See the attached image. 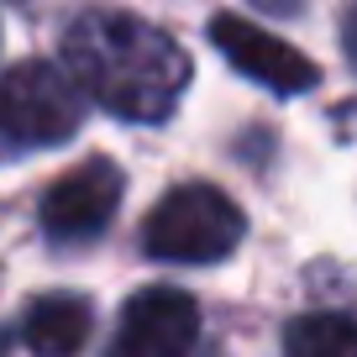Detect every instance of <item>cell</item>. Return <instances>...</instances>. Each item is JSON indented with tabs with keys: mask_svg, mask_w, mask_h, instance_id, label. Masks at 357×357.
Here are the masks:
<instances>
[{
	"mask_svg": "<svg viewBox=\"0 0 357 357\" xmlns=\"http://www.w3.org/2000/svg\"><path fill=\"white\" fill-rule=\"evenodd\" d=\"M247 215L215 184H178L153 205L142 226V247L158 263H221L236 252Z\"/></svg>",
	"mask_w": 357,
	"mask_h": 357,
	"instance_id": "2",
	"label": "cell"
},
{
	"mask_svg": "<svg viewBox=\"0 0 357 357\" xmlns=\"http://www.w3.org/2000/svg\"><path fill=\"white\" fill-rule=\"evenodd\" d=\"M200 336V305L184 289H137L116 321L105 357H184Z\"/></svg>",
	"mask_w": 357,
	"mask_h": 357,
	"instance_id": "5",
	"label": "cell"
},
{
	"mask_svg": "<svg viewBox=\"0 0 357 357\" xmlns=\"http://www.w3.org/2000/svg\"><path fill=\"white\" fill-rule=\"evenodd\" d=\"M63 68L121 121H163L190 89V53L132 11H79L63 32Z\"/></svg>",
	"mask_w": 357,
	"mask_h": 357,
	"instance_id": "1",
	"label": "cell"
},
{
	"mask_svg": "<svg viewBox=\"0 0 357 357\" xmlns=\"http://www.w3.org/2000/svg\"><path fill=\"white\" fill-rule=\"evenodd\" d=\"M284 357H357V321L331 310L300 315L284 326Z\"/></svg>",
	"mask_w": 357,
	"mask_h": 357,
	"instance_id": "8",
	"label": "cell"
},
{
	"mask_svg": "<svg viewBox=\"0 0 357 357\" xmlns=\"http://www.w3.org/2000/svg\"><path fill=\"white\" fill-rule=\"evenodd\" d=\"M126 178L116 163L105 158H89L74 174H63L53 190L43 195V231L53 242H84V236H100L111 226L116 205H121Z\"/></svg>",
	"mask_w": 357,
	"mask_h": 357,
	"instance_id": "6",
	"label": "cell"
},
{
	"mask_svg": "<svg viewBox=\"0 0 357 357\" xmlns=\"http://www.w3.org/2000/svg\"><path fill=\"white\" fill-rule=\"evenodd\" d=\"M252 6H257L263 16H294V11L305 6V0H252Z\"/></svg>",
	"mask_w": 357,
	"mask_h": 357,
	"instance_id": "10",
	"label": "cell"
},
{
	"mask_svg": "<svg viewBox=\"0 0 357 357\" xmlns=\"http://www.w3.org/2000/svg\"><path fill=\"white\" fill-rule=\"evenodd\" d=\"M211 43L242 79L273 89V95H305V89L321 84V68H315L300 47H289L284 37H273L268 26L247 22V16L215 11L211 16Z\"/></svg>",
	"mask_w": 357,
	"mask_h": 357,
	"instance_id": "4",
	"label": "cell"
},
{
	"mask_svg": "<svg viewBox=\"0 0 357 357\" xmlns=\"http://www.w3.org/2000/svg\"><path fill=\"white\" fill-rule=\"evenodd\" d=\"M89 326H95V310L79 294H43L32 300L22 321V342L32 357H79L89 342Z\"/></svg>",
	"mask_w": 357,
	"mask_h": 357,
	"instance_id": "7",
	"label": "cell"
},
{
	"mask_svg": "<svg viewBox=\"0 0 357 357\" xmlns=\"http://www.w3.org/2000/svg\"><path fill=\"white\" fill-rule=\"evenodd\" d=\"M84 121V89L74 74L47 58H26V63L0 74V142L11 147H53L68 142Z\"/></svg>",
	"mask_w": 357,
	"mask_h": 357,
	"instance_id": "3",
	"label": "cell"
},
{
	"mask_svg": "<svg viewBox=\"0 0 357 357\" xmlns=\"http://www.w3.org/2000/svg\"><path fill=\"white\" fill-rule=\"evenodd\" d=\"M342 53H347V63L357 68V0L342 11Z\"/></svg>",
	"mask_w": 357,
	"mask_h": 357,
	"instance_id": "9",
	"label": "cell"
}]
</instances>
